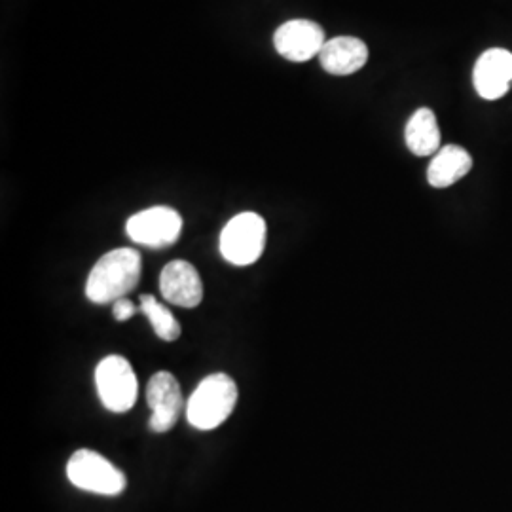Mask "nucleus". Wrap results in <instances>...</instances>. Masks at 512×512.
Instances as JSON below:
<instances>
[{
	"mask_svg": "<svg viewBox=\"0 0 512 512\" xmlns=\"http://www.w3.org/2000/svg\"><path fill=\"white\" fill-rule=\"evenodd\" d=\"M319 61L327 73L334 76H349L365 67L368 61V48L361 38H330L319 54Z\"/></svg>",
	"mask_w": 512,
	"mask_h": 512,
	"instance_id": "11",
	"label": "nucleus"
},
{
	"mask_svg": "<svg viewBox=\"0 0 512 512\" xmlns=\"http://www.w3.org/2000/svg\"><path fill=\"white\" fill-rule=\"evenodd\" d=\"M141 313L150 321L154 334L164 342H177L181 338V325L171 311L160 304L152 294H141Z\"/></svg>",
	"mask_w": 512,
	"mask_h": 512,
	"instance_id": "14",
	"label": "nucleus"
},
{
	"mask_svg": "<svg viewBox=\"0 0 512 512\" xmlns=\"http://www.w3.org/2000/svg\"><path fill=\"white\" fill-rule=\"evenodd\" d=\"M325 44V31L310 19H291L283 23L274 35L275 52L294 63L319 57Z\"/></svg>",
	"mask_w": 512,
	"mask_h": 512,
	"instance_id": "8",
	"label": "nucleus"
},
{
	"mask_svg": "<svg viewBox=\"0 0 512 512\" xmlns=\"http://www.w3.org/2000/svg\"><path fill=\"white\" fill-rule=\"evenodd\" d=\"M238 395V385L228 374H211L186 401V420L198 431H213L232 416Z\"/></svg>",
	"mask_w": 512,
	"mask_h": 512,
	"instance_id": "2",
	"label": "nucleus"
},
{
	"mask_svg": "<svg viewBox=\"0 0 512 512\" xmlns=\"http://www.w3.org/2000/svg\"><path fill=\"white\" fill-rule=\"evenodd\" d=\"M160 293L173 306L198 308L203 300L202 277L190 262L173 260L160 274Z\"/></svg>",
	"mask_w": 512,
	"mask_h": 512,
	"instance_id": "10",
	"label": "nucleus"
},
{
	"mask_svg": "<svg viewBox=\"0 0 512 512\" xmlns=\"http://www.w3.org/2000/svg\"><path fill=\"white\" fill-rule=\"evenodd\" d=\"M95 387L103 406L114 412H129L139 397V382L133 366L122 355H109L95 368Z\"/></svg>",
	"mask_w": 512,
	"mask_h": 512,
	"instance_id": "4",
	"label": "nucleus"
},
{
	"mask_svg": "<svg viewBox=\"0 0 512 512\" xmlns=\"http://www.w3.org/2000/svg\"><path fill=\"white\" fill-rule=\"evenodd\" d=\"M266 238V220L253 211L239 213L220 234V255L234 266H251L264 253Z\"/></svg>",
	"mask_w": 512,
	"mask_h": 512,
	"instance_id": "3",
	"label": "nucleus"
},
{
	"mask_svg": "<svg viewBox=\"0 0 512 512\" xmlns=\"http://www.w3.org/2000/svg\"><path fill=\"white\" fill-rule=\"evenodd\" d=\"M147 403L152 410L148 427L154 433H167L175 427L183 412L184 399L181 385L171 372H158L147 385Z\"/></svg>",
	"mask_w": 512,
	"mask_h": 512,
	"instance_id": "7",
	"label": "nucleus"
},
{
	"mask_svg": "<svg viewBox=\"0 0 512 512\" xmlns=\"http://www.w3.org/2000/svg\"><path fill=\"white\" fill-rule=\"evenodd\" d=\"M183 232V219L171 207H150L135 213L126 222L128 238L150 249H165L177 243Z\"/></svg>",
	"mask_w": 512,
	"mask_h": 512,
	"instance_id": "6",
	"label": "nucleus"
},
{
	"mask_svg": "<svg viewBox=\"0 0 512 512\" xmlns=\"http://www.w3.org/2000/svg\"><path fill=\"white\" fill-rule=\"evenodd\" d=\"M475 90L486 101L505 97L512 86V54L505 48L486 50L473 71Z\"/></svg>",
	"mask_w": 512,
	"mask_h": 512,
	"instance_id": "9",
	"label": "nucleus"
},
{
	"mask_svg": "<svg viewBox=\"0 0 512 512\" xmlns=\"http://www.w3.org/2000/svg\"><path fill=\"white\" fill-rule=\"evenodd\" d=\"M67 478L78 490L114 497L126 490V476L109 459L92 450L74 452L67 463Z\"/></svg>",
	"mask_w": 512,
	"mask_h": 512,
	"instance_id": "5",
	"label": "nucleus"
},
{
	"mask_svg": "<svg viewBox=\"0 0 512 512\" xmlns=\"http://www.w3.org/2000/svg\"><path fill=\"white\" fill-rule=\"evenodd\" d=\"M406 147L414 156H435L440 150V129L431 109H418L404 129Z\"/></svg>",
	"mask_w": 512,
	"mask_h": 512,
	"instance_id": "13",
	"label": "nucleus"
},
{
	"mask_svg": "<svg viewBox=\"0 0 512 512\" xmlns=\"http://www.w3.org/2000/svg\"><path fill=\"white\" fill-rule=\"evenodd\" d=\"M471 167L473 158L465 148L448 145L440 148L433 156L427 169V181L433 188H448L463 179L471 171Z\"/></svg>",
	"mask_w": 512,
	"mask_h": 512,
	"instance_id": "12",
	"label": "nucleus"
},
{
	"mask_svg": "<svg viewBox=\"0 0 512 512\" xmlns=\"http://www.w3.org/2000/svg\"><path fill=\"white\" fill-rule=\"evenodd\" d=\"M139 311H141V308L135 306L128 298H120V300H116V302L112 304V315H114V319L120 321V323H126L131 317H135Z\"/></svg>",
	"mask_w": 512,
	"mask_h": 512,
	"instance_id": "15",
	"label": "nucleus"
},
{
	"mask_svg": "<svg viewBox=\"0 0 512 512\" xmlns=\"http://www.w3.org/2000/svg\"><path fill=\"white\" fill-rule=\"evenodd\" d=\"M141 272L139 251L129 247L114 249L95 262L86 281V296L93 304H114L139 285Z\"/></svg>",
	"mask_w": 512,
	"mask_h": 512,
	"instance_id": "1",
	"label": "nucleus"
}]
</instances>
